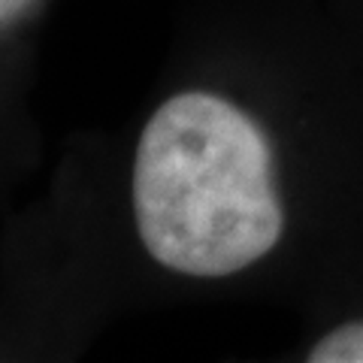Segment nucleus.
I'll return each instance as SVG.
<instances>
[{"label":"nucleus","mask_w":363,"mask_h":363,"mask_svg":"<svg viewBox=\"0 0 363 363\" xmlns=\"http://www.w3.org/2000/svg\"><path fill=\"white\" fill-rule=\"evenodd\" d=\"M37 0H0V28L13 25L16 18H21Z\"/></svg>","instance_id":"obj_3"},{"label":"nucleus","mask_w":363,"mask_h":363,"mask_svg":"<svg viewBox=\"0 0 363 363\" xmlns=\"http://www.w3.org/2000/svg\"><path fill=\"white\" fill-rule=\"evenodd\" d=\"M309 363H363V315L345 318L315 339L306 351Z\"/></svg>","instance_id":"obj_2"},{"label":"nucleus","mask_w":363,"mask_h":363,"mask_svg":"<svg viewBox=\"0 0 363 363\" xmlns=\"http://www.w3.org/2000/svg\"><path fill=\"white\" fill-rule=\"evenodd\" d=\"M130 194L145 252L188 279L248 272L288 230L267 128L209 88L179 91L152 112L136 143Z\"/></svg>","instance_id":"obj_1"}]
</instances>
